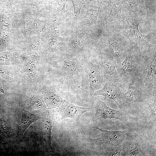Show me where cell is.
<instances>
[{"label": "cell", "instance_id": "6da1fadb", "mask_svg": "<svg viewBox=\"0 0 156 156\" xmlns=\"http://www.w3.org/2000/svg\"><path fill=\"white\" fill-rule=\"evenodd\" d=\"M148 62L140 56L138 50L131 48L123 61L116 66L121 82L128 83L131 79L136 77L143 78L147 69L146 64Z\"/></svg>", "mask_w": 156, "mask_h": 156}, {"label": "cell", "instance_id": "7a4b0ae2", "mask_svg": "<svg viewBox=\"0 0 156 156\" xmlns=\"http://www.w3.org/2000/svg\"><path fill=\"white\" fill-rule=\"evenodd\" d=\"M137 24H135L133 19L131 24L126 19V25L120 29V33L125 36L134 44L140 55L145 60L149 62L156 51L153 45L147 42L142 37L139 31L138 27L141 20Z\"/></svg>", "mask_w": 156, "mask_h": 156}, {"label": "cell", "instance_id": "3957f363", "mask_svg": "<svg viewBox=\"0 0 156 156\" xmlns=\"http://www.w3.org/2000/svg\"><path fill=\"white\" fill-rule=\"evenodd\" d=\"M144 79L142 77H138L131 79L128 82L127 91L122 93L121 98L122 109L144 101L146 94L148 93L145 87Z\"/></svg>", "mask_w": 156, "mask_h": 156}, {"label": "cell", "instance_id": "277c9868", "mask_svg": "<svg viewBox=\"0 0 156 156\" xmlns=\"http://www.w3.org/2000/svg\"><path fill=\"white\" fill-rule=\"evenodd\" d=\"M95 128L101 132V135L98 138H90L89 140L95 144L102 150L109 146L122 144L129 134V131L127 130L110 131L98 127Z\"/></svg>", "mask_w": 156, "mask_h": 156}, {"label": "cell", "instance_id": "5b68a950", "mask_svg": "<svg viewBox=\"0 0 156 156\" xmlns=\"http://www.w3.org/2000/svg\"><path fill=\"white\" fill-rule=\"evenodd\" d=\"M58 107L56 117L57 122L63 119L70 118L74 120L77 123H78L80 117L84 113L93 108L80 107L64 100Z\"/></svg>", "mask_w": 156, "mask_h": 156}, {"label": "cell", "instance_id": "8992f818", "mask_svg": "<svg viewBox=\"0 0 156 156\" xmlns=\"http://www.w3.org/2000/svg\"><path fill=\"white\" fill-rule=\"evenodd\" d=\"M97 61L102 68L105 82L121 84L116 63L107 53L99 55Z\"/></svg>", "mask_w": 156, "mask_h": 156}, {"label": "cell", "instance_id": "52a82bcc", "mask_svg": "<svg viewBox=\"0 0 156 156\" xmlns=\"http://www.w3.org/2000/svg\"><path fill=\"white\" fill-rule=\"evenodd\" d=\"M121 84L106 81L104 86L100 90L95 92L93 96L101 95L105 100L108 98L114 101L120 110L122 109L121 98L123 93L121 90Z\"/></svg>", "mask_w": 156, "mask_h": 156}, {"label": "cell", "instance_id": "ba28073f", "mask_svg": "<svg viewBox=\"0 0 156 156\" xmlns=\"http://www.w3.org/2000/svg\"><path fill=\"white\" fill-rule=\"evenodd\" d=\"M89 81V96L92 97L95 92L101 88L105 83L102 68L97 61L91 62Z\"/></svg>", "mask_w": 156, "mask_h": 156}, {"label": "cell", "instance_id": "9c48e42d", "mask_svg": "<svg viewBox=\"0 0 156 156\" xmlns=\"http://www.w3.org/2000/svg\"><path fill=\"white\" fill-rule=\"evenodd\" d=\"M134 12V9L127 2H120L114 5L109 15L102 21V24L104 25L128 17H132Z\"/></svg>", "mask_w": 156, "mask_h": 156}, {"label": "cell", "instance_id": "30bf717a", "mask_svg": "<svg viewBox=\"0 0 156 156\" xmlns=\"http://www.w3.org/2000/svg\"><path fill=\"white\" fill-rule=\"evenodd\" d=\"M95 118L97 119H115L122 122L127 121L125 112L121 109L115 110L107 106L105 101L99 100L96 105Z\"/></svg>", "mask_w": 156, "mask_h": 156}, {"label": "cell", "instance_id": "8fae6325", "mask_svg": "<svg viewBox=\"0 0 156 156\" xmlns=\"http://www.w3.org/2000/svg\"><path fill=\"white\" fill-rule=\"evenodd\" d=\"M80 71V67L77 61L70 58H65L63 65L58 73V75L69 81L76 77Z\"/></svg>", "mask_w": 156, "mask_h": 156}, {"label": "cell", "instance_id": "7c38bea8", "mask_svg": "<svg viewBox=\"0 0 156 156\" xmlns=\"http://www.w3.org/2000/svg\"><path fill=\"white\" fill-rule=\"evenodd\" d=\"M156 55L154 53L150 60L146 77L144 79L146 89L148 93H151L153 89H156Z\"/></svg>", "mask_w": 156, "mask_h": 156}, {"label": "cell", "instance_id": "4fadbf2b", "mask_svg": "<svg viewBox=\"0 0 156 156\" xmlns=\"http://www.w3.org/2000/svg\"><path fill=\"white\" fill-rule=\"evenodd\" d=\"M42 93L46 106L49 109H52L60 106L63 102L62 96L54 89L45 87Z\"/></svg>", "mask_w": 156, "mask_h": 156}, {"label": "cell", "instance_id": "5bb4252c", "mask_svg": "<svg viewBox=\"0 0 156 156\" xmlns=\"http://www.w3.org/2000/svg\"><path fill=\"white\" fill-rule=\"evenodd\" d=\"M141 142L140 137L123 142L120 156H137L141 152Z\"/></svg>", "mask_w": 156, "mask_h": 156}, {"label": "cell", "instance_id": "9a60e30c", "mask_svg": "<svg viewBox=\"0 0 156 156\" xmlns=\"http://www.w3.org/2000/svg\"><path fill=\"white\" fill-rule=\"evenodd\" d=\"M42 118L23 109L21 121L18 125L19 139L22 140L24 133L32 123Z\"/></svg>", "mask_w": 156, "mask_h": 156}, {"label": "cell", "instance_id": "2e32d148", "mask_svg": "<svg viewBox=\"0 0 156 156\" xmlns=\"http://www.w3.org/2000/svg\"><path fill=\"white\" fill-rule=\"evenodd\" d=\"M43 118V128L46 149L48 152L53 153V151L51 142V131L52 125V120L49 115V109L45 111Z\"/></svg>", "mask_w": 156, "mask_h": 156}, {"label": "cell", "instance_id": "e0dca14e", "mask_svg": "<svg viewBox=\"0 0 156 156\" xmlns=\"http://www.w3.org/2000/svg\"><path fill=\"white\" fill-rule=\"evenodd\" d=\"M25 107L30 109L44 110L46 105L44 97L40 96H34L26 100Z\"/></svg>", "mask_w": 156, "mask_h": 156}, {"label": "cell", "instance_id": "ac0fdd59", "mask_svg": "<svg viewBox=\"0 0 156 156\" xmlns=\"http://www.w3.org/2000/svg\"><path fill=\"white\" fill-rule=\"evenodd\" d=\"M18 58L12 52L1 53H0V64H13L18 62Z\"/></svg>", "mask_w": 156, "mask_h": 156}, {"label": "cell", "instance_id": "d6986e66", "mask_svg": "<svg viewBox=\"0 0 156 156\" xmlns=\"http://www.w3.org/2000/svg\"><path fill=\"white\" fill-rule=\"evenodd\" d=\"M60 43L59 41L56 38H51L49 39L45 50L46 56L49 58L53 57L54 51Z\"/></svg>", "mask_w": 156, "mask_h": 156}, {"label": "cell", "instance_id": "ffe728a7", "mask_svg": "<svg viewBox=\"0 0 156 156\" xmlns=\"http://www.w3.org/2000/svg\"><path fill=\"white\" fill-rule=\"evenodd\" d=\"M122 148V144L109 146L103 150H104L105 155L120 156Z\"/></svg>", "mask_w": 156, "mask_h": 156}, {"label": "cell", "instance_id": "44dd1931", "mask_svg": "<svg viewBox=\"0 0 156 156\" xmlns=\"http://www.w3.org/2000/svg\"><path fill=\"white\" fill-rule=\"evenodd\" d=\"M22 15L24 22V34H25L30 27L31 23V18L28 14L23 13Z\"/></svg>", "mask_w": 156, "mask_h": 156}, {"label": "cell", "instance_id": "7402d4cb", "mask_svg": "<svg viewBox=\"0 0 156 156\" xmlns=\"http://www.w3.org/2000/svg\"><path fill=\"white\" fill-rule=\"evenodd\" d=\"M10 73L8 70L0 67V79L6 80L10 76Z\"/></svg>", "mask_w": 156, "mask_h": 156}, {"label": "cell", "instance_id": "603a6c76", "mask_svg": "<svg viewBox=\"0 0 156 156\" xmlns=\"http://www.w3.org/2000/svg\"><path fill=\"white\" fill-rule=\"evenodd\" d=\"M39 45L38 41L36 39L31 40L30 43V48L31 51L34 53L37 52Z\"/></svg>", "mask_w": 156, "mask_h": 156}, {"label": "cell", "instance_id": "cb8c5ba5", "mask_svg": "<svg viewBox=\"0 0 156 156\" xmlns=\"http://www.w3.org/2000/svg\"><path fill=\"white\" fill-rule=\"evenodd\" d=\"M8 34L5 31H2L1 32L0 34V44H3L6 42Z\"/></svg>", "mask_w": 156, "mask_h": 156}, {"label": "cell", "instance_id": "d4e9b609", "mask_svg": "<svg viewBox=\"0 0 156 156\" xmlns=\"http://www.w3.org/2000/svg\"><path fill=\"white\" fill-rule=\"evenodd\" d=\"M154 96L153 102L151 104H148V105L151 111L153 112L154 115L155 116L156 114V101L155 95Z\"/></svg>", "mask_w": 156, "mask_h": 156}, {"label": "cell", "instance_id": "484cf974", "mask_svg": "<svg viewBox=\"0 0 156 156\" xmlns=\"http://www.w3.org/2000/svg\"><path fill=\"white\" fill-rule=\"evenodd\" d=\"M1 23L4 26L7 27L9 25V22L8 19L5 17H2L1 19Z\"/></svg>", "mask_w": 156, "mask_h": 156}]
</instances>
